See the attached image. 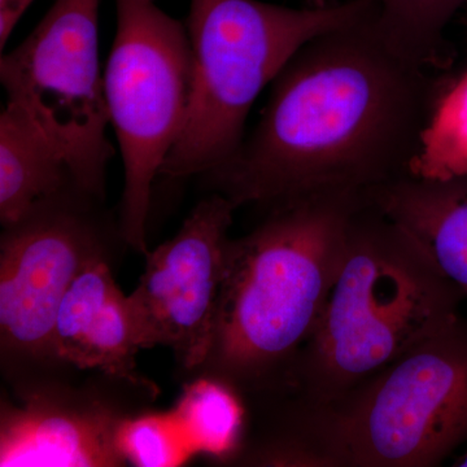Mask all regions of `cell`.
Segmentation results:
<instances>
[{
    "label": "cell",
    "instance_id": "obj_1",
    "mask_svg": "<svg viewBox=\"0 0 467 467\" xmlns=\"http://www.w3.org/2000/svg\"><path fill=\"white\" fill-rule=\"evenodd\" d=\"M316 36L285 64L259 124L207 175L236 207L368 195L414 171L441 103L432 67L387 39L374 14Z\"/></svg>",
    "mask_w": 467,
    "mask_h": 467
},
{
    "label": "cell",
    "instance_id": "obj_2",
    "mask_svg": "<svg viewBox=\"0 0 467 467\" xmlns=\"http://www.w3.org/2000/svg\"><path fill=\"white\" fill-rule=\"evenodd\" d=\"M367 195L319 193L267 209L230 239L211 344L193 379L256 402L284 400L342 263L350 214Z\"/></svg>",
    "mask_w": 467,
    "mask_h": 467
},
{
    "label": "cell",
    "instance_id": "obj_3",
    "mask_svg": "<svg viewBox=\"0 0 467 467\" xmlns=\"http://www.w3.org/2000/svg\"><path fill=\"white\" fill-rule=\"evenodd\" d=\"M463 299L417 242L367 196L350 214L337 278L285 400H339L460 321Z\"/></svg>",
    "mask_w": 467,
    "mask_h": 467
},
{
    "label": "cell",
    "instance_id": "obj_4",
    "mask_svg": "<svg viewBox=\"0 0 467 467\" xmlns=\"http://www.w3.org/2000/svg\"><path fill=\"white\" fill-rule=\"evenodd\" d=\"M267 466L429 467L467 441V319L324 405H282Z\"/></svg>",
    "mask_w": 467,
    "mask_h": 467
},
{
    "label": "cell",
    "instance_id": "obj_5",
    "mask_svg": "<svg viewBox=\"0 0 467 467\" xmlns=\"http://www.w3.org/2000/svg\"><path fill=\"white\" fill-rule=\"evenodd\" d=\"M376 0L290 8L260 0H190L192 94L186 121L159 178L223 167L244 140L254 100L316 36L367 16Z\"/></svg>",
    "mask_w": 467,
    "mask_h": 467
},
{
    "label": "cell",
    "instance_id": "obj_6",
    "mask_svg": "<svg viewBox=\"0 0 467 467\" xmlns=\"http://www.w3.org/2000/svg\"><path fill=\"white\" fill-rule=\"evenodd\" d=\"M101 202L70 183L3 227L0 367L12 389L75 370L55 352L58 309L77 276L95 261H112L124 242Z\"/></svg>",
    "mask_w": 467,
    "mask_h": 467
},
{
    "label": "cell",
    "instance_id": "obj_7",
    "mask_svg": "<svg viewBox=\"0 0 467 467\" xmlns=\"http://www.w3.org/2000/svg\"><path fill=\"white\" fill-rule=\"evenodd\" d=\"M116 9L104 88L124 162L119 227L126 245L147 254L153 183L189 110L192 43L187 26L158 0H116Z\"/></svg>",
    "mask_w": 467,
    "mask_h": 467
},
{
    "label": "cell",
    "instance_id": "obj_8",
    "mask_svg": "<svg viewBox=\"0 0 467 467\" xmlns=\"http://www.w3.org/2000/svg\"><path fill=\"white\" fill-rule=\"evenodd\" d=\"M100 0H57L33 32L0 60L8 100L66 160L73 181L106 198L113 150L99 61Z\"/></svg>",
    "mask_w": 467,
    "mask_h": 467
},
{
    "label": "cell",
    "instance_id": "obj_9",
    "mask_svg": "<svg viewBox=\"0 0 467 467\" xmlns=\"http://www.w3.org/2000/svg\"><path fill=\"white\" fill-rule=\"evenodd\" d=\"M12 389L15 401L3 399L0 411V467L128 465L125 426L158 389L97 373L79 386L64 376Z\"/></svg>",
    "mask_w": 467,
    "mask_h": 467
},
{
    "label": "cell",
    "instance_id": "obj_10",
    "mask_svg": "<svg viewBox=\"0 0 467 467\" xmlns=\"http://www.w3.org/2000/svg\"><path fill=\"white\" fill-rule=\"evenodd\" d=\"M236 209L217 192L199 202L173 238L149 251L128 295L140 349H171L186 373L201 367L211 344Z\"/></svg>",
    "mask_w": 467,
    "mask_h": 467
},
{
    "label": "cell",
    "instance_id": "obj_11",
    "mask_svg": "<svg viewBox=\"0 0 467 467\" xmlns=\"http://www.w3.org/2000/svg\"><path fill=\"white\" fill-rule=\"evenodd\" d=\"M112 261L86 267L67 290L55 324L58 361L75 370L143 380L137 371L138 344L129 296L117 285Z\"/></svg>",
    "mask_w": 467,
    "mask_h": 467
},
{
    "label": "cell",
    "instance_id": "obj_12",
    "mask_svg": "<svg viewBox=\"0 0 467 467\" xmlns=\"http://www.w3.org/2000/svg\"><path fill=\"white\" fill-rule=\"evenodd\" d=\"M368 198L422 248L438 272L467 297V167L411 171Z\"/></svg>",
    "mask_w": 467,
    "mask_h": 467
},
{
    "label": "cell",
    "instance_id": "obj_13",
    "mask_svg": "<svg viewBox=\"0 0 467 467\" xmlns=\"http://www.w3.org/2000/svg\"><path fill=\"white\" fill-rule=\"evenodd\" d=\"M75 183L66 160L20 107L0 115V223H16L42 199Z\"/></svg>",
    "mask_w": 467,
    "mask_h": 467
},
{
    "label": "cell",
    "instance_id": "obj_14",
    "mask_svg": "<svg viewBox=\"0 0 467 467\" xmlns=\"http://www.w3.org/2000/svg\"><path fill=\"white\" fill-rule=\"evenodd\" d=\"M378 27L409 57L432 67L444 64V32L467 0H376Z\"/></svg>",
    "mask_w": 467,
    "mask_h": 467
},
{
    "label": "cell",
    "instance_id": "obj_15",
    "mask_svg": "<svg viewBox=\"0 0 467 467\" xmlns=\"http://www.w3.org/2000/svg\"><path fill=\"white\" fill-rule=\"evenodd\" d=\"M244 407L232 389L201 378L184 387L175 416L202 451L234 454L244 439Z\"/></svg>",
    "mask_w": 467,
    "mask_h": 467
},
{
    "label": "cell",
    "instance_id": "obj_16",
    "mask_svg": "<svg viewBox=\"0 0 467 467\" xmlns=\"http://www.w3.org/2000/svg\"><path fill=\"white\" fill-rule=\"evenodd\" d=\"M122 450L128 462L140 467L171 466L178 459L167 420L149 411L129 420L122 434Z\"/></svg>",
    "mask_w": 467,
    "mask_h": 467
},
{
    "label": "cell",
    "instance_id": "obj_17",
    "mask_svg": "<svg viewBox=\"0 0 467 467\" xmlns=\"http://www.w3.org/2000/svg\"><path fill=\"white\" fill-rule=\"evenodd\" d=\"M34 0H0V48H5L18 21Z\"/></svg>",
    "mask_w": 467,
    "mask_h": 467
},
{
    "label": "cell",
    "instance_id": "obj_18",
    "mask_svg": "<svg viewBox=\"0 0 467 467\" xmlns=\"http://www.w3.org/2000/svg\"><path fill=\"white\" fill-rule=\"evenodd\" d=\"M454 466L467 467V451L465 454H462V456L456 460Z\"/></svg>",
    "mask_w": 467,
    "mask_h": 467
}]
</instances>
